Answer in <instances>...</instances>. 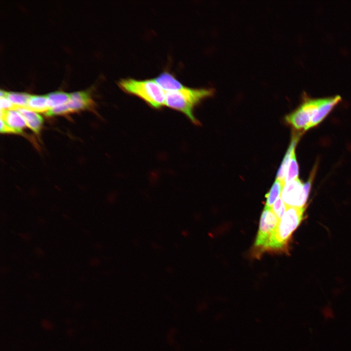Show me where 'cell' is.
I'll use <instances>...</instances> for the list:
<instances>
[{
	"label": "cell",
	"mask_w": 351,
	"mask_h": 351,
	"mask_svg": "<svg viewBox=\"0 0 351 351\" xmlns=\"http://www.w3.org/2000/svg\"><path fill=\"white\" fill-rule=\"evenodd\" d=\"M165 105L185 114L193 123L198 124V121L193 114L195 105L202 100L214 94L211 88H192L185 87L177 91L166 92Z\"/></svg>",
	"instance_id": "6da1fadb"
},
{
	"label": "cell",
	"mask_w": 351,
	"mask_h": 351,
	"mask_svg": "<svg viewBox=\"0 0 351 351\" xmlns=\"http://www.w3.org/2000/svg\"><path fill=\"white\" fill-rule=\"evenodd\" d=\"M118 84L125 92L137 96L152 107L159 108L165 105V92L154 79L123 78Z\"/></svg>",
	"instance_id": "7a4b0ae2"
},
{
	"label": "cell",
	"mask_w": 351,
	"mask_h": 351,
	"mask_svg": "<svg viewBox=\"0 0 351 351\" xmlns=\"http://www.w3.org/2000/svg\"><path fill=\"white\" fill-rule=\"evenodd\" d=\"M305 210V208H287L272 236L268 251H288L290 239L303 219Z\"/></svg>",
	"instance_id": "3957f363"
},
{
	"label": "cell",
	"mask_w": 351,
	"mask_h": 351,
	"mask_svg": "<svg viewBox=\"0 0 351 351\" xmlns=\"http://www.w3.org/2000/svg\"><path fill=\"white\" fill-rule=\"evenodd\" d=\"M318 98H304L302 103L287 115L286 121L297 131L303 132L311 128L312 118L319 104Z\"/></svg>",
	"instance_id": "277c9868"
},
{
	"label": "cell",
	"mask_w": 351,
	"mask_h": 351,
	"mask_svg": "<svg viewBox=\"0 0 351 351\" xmlns=\"http://www.w3.org/2000/svg\"><path fill=\"white\" fill-rule=\"evenodd\" d=\"M279 220L272 210L265 207L262 213L254 247L258 254L268 251L272 236L277 227Z\"/></svg>",
	"instance_id": "5b68a950"
},
{
	"label": "cell",
	"mask_w": 351,
	"mask_h": 351,
	"mask_svg": "<svg viewBox=\"0 0 351 351\" xmlns=\"http://www.w3.org/2000/svg\"><path fill=\"white\" fill-rule=\"evenodd\" d=\"M308 194L298 178L284 184L280 196L287 207L305 208Z\"/></svg>",
	"instance_id": "8992f818"
},
{
	"label": "cell",
	"mask_w": 351,
	"mask_h": 351,
	"mask_svg": "<svg viewBox=\"0 0 351 351\" xmlns=\"http://www.w3.org/2000/svg\"><path fill=\"white\" fill-rule=\"evenodd\" d=\"M0 119L3 120L11 133H21L27 126L23 117L16 109L0 110Z\"/></svg>",
	"instance_id": "52a82bcc"
},
{
	"label": "cell",
	"mask_w": 351,
	"mask_h": 351,
	"mask_svg": "<svg viewBox=\"0 0 351 351\" xmlns=\"http://www.w3.org/2000/svg\"><path fill=\"white\" fill-rule=\"evenodd\" d=\"M341 100V98L339 95L322 98L317 112L312 117L311 128L320 123Z\"/></svg>",
	"instance_id": "ba28073f"
},
{
	"label": "cell",
	"mask_w": 351,
	"mask_h": 351,
	"mask_svg": "<svg viewBox=\"0 0 351 351\" xmlns=\"http://www.w3.org/2000/svg\"><path fill=\"white\" fill-rule=\"evenodd\" d=\"M303 133V132L297 131L293 132L290 144L277 171L276 179L284 184V179L291 158L292 154L295 152V146Z\"/></svg>",
	"instance_id": "9c48e42d"
},
{
	"label": "cell",
	"mask_w": 351,
	"mask_h": 351,
	"mask_svg": "<svg viewBox=\"0 0 351 351\" xmlns=\"http://www.w3.org/2000/svg\"><path fill=\"white\" fill-rule=\"evenodd\" d=\"M154 80L165 92L177 91L186 87L174 75L168 71L161 73Z\"/></svg>",
	"instance_id": "30bf717a"
},
{
	"label": "cell",
	"mask_w": 351,
	"mask_h": 351,
	"mask_svg": "<svg viewBox=\"0 0 351 351\" xmlns=\"http://www.w3.org/2000/svg\"><path fill=\"white\" fill-rule=\"evenodd\" d=\"M92 102L88 94L86 92L78 91L70 94L67 104L70 112H74L88 107Z\"/></svg>",
	"instance_id": "8fae6325"
},
{
	"label": "cell",
	"mask_w": 351,
	"mask_h": 351,
	"mask_svg": "<svg viewBox=\"0 0 351 351\" xmlns=\"http://www.w3.org/2000/svg\"><path fill=\"white\" fill-rule=\"evenodd\" d=\"M16 109L23 117L26 125L35 133H39L43 122L42 117L27 108H17Z\"/></svg>",
	"instance_id": "7c38bea8"
},
{
	"label": "cell",
	"mask_w": 351,
	"mask_h": 351,
	"mask_svg": "<svg viewBox=\"0 0 351 351\" xmlns=\"http://www.w3.org/2000/svg\"><path fill=\"white\" fill-rule=\"evenodd\" d=\"M27 108L36 112L46 113L49 109L46 96L30 95Z\"/></svg>",
	"instance_id": "4fadbf2b"
},
{
	"label": "cell",
	"mask_w": 351,
	"mask_h": 351,
	"mask_svg": "<svg viewBox=\"0 0 351 351\" xmlns=\"http://www.w3.org/2000/svg\"><path fill=\"white\" fill-rule=\"evenodd\" d=\"M45 96L49 109L66 103L70 98V94L62 91L52 92Z\"/></svg>",
	"instance_id": "5bb4252c"
},
{
	"label": "cell",
	"mask_w": 351,
	"mask_h": 351,
	"mask_svg": "<svg viewBox=\"0 0 351 351\" xmlns=\"http://www.w3.org/2000/svg\"><path fill=\"white\" fill-rule=\"evenodd\" d=\"M284 183L276 179L269 192L266 194L265 207L271 208L272 206L281 195Z\"/></svg>",
	"instance_id": "9a60e30c"
},
{
	"label": "cell",
	"mask_w": 351,
	"mask_h": 351,
	"mask_svg": "<svg viewBox=\"0 0 351 351\" xmlns=\"http://www.w3.org/2000/svg\"><path fill=\"white\" fill-rule=\"evenodd\" d=\"M30 96V95L22 93L6 92L5 93V97L11 101L15 109L17 108H27Z\"/></svg>",
	"instance_id": "2e32d148"
},
{
	"label": "cell",
	"mask_w": 351,
	"mask_h": 351,
	"mask_svg": "<svg viewBox=\"0 0 351 351\" xmlns=\"http://www.w3.org/2000/svg\"><path fill=\"white\" fill-rule=\"evenodd\" d=\"M299 167L297 162L295 152L291 158L284 179L285 184L293 181L298 178Z\"/></svg>",
	"instance_id": "e0dca14e"
},
{
	"label": "cell",
	"mask_w": 351,
	"mask_h": 351,
	"mask_svg": "<svg viewBox=\"0 0 351 351\" xmlns=\"http://www.w3.org/2000/svg\"><path fill=\"white\" fill-rule=\"evenodd\" d=\"M287 207L282 199L281 196H279L273 204L272 210L280 220L284 214H285Z\"/></svg>",
	"instance_id": "ac0fdd59"
},
{
	"label": "cell",
	"mask_w": 351,
	"mask_h": 351,
	"mask_svg": "<svg viewBox=\"0 0 351 351\" xmlns=\"http://www.w3.org/2000/svg\"><path fill=\"white\" fill-rule=\"evenodd\" d=\"M68 112H70V111L66 103L65 104L49 109L46 113V115L48 116H51L56 115L65 114Z\"/></svg>",
	"instance_id": "d6986e66"
},
{
	"label": "cell",
	"mask_w": 351,
	"mask_h": 351,
	"mask_svg": "<svg viewBox=\"0 0 351 351\" xmlns=\"http://www.w3.org/2000/svg\"><path fill=\"white\" fill-rule=\"evenodd\" d=\"M0 110L8 111L15 109V107L11 101L5 97H0Z\"/></svg>",
	"instance_id": "ffe728a7"
}]
</instances>
